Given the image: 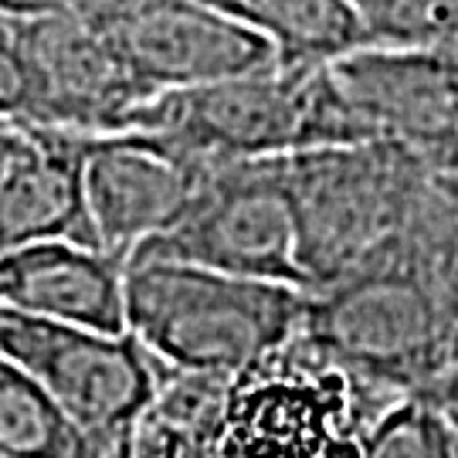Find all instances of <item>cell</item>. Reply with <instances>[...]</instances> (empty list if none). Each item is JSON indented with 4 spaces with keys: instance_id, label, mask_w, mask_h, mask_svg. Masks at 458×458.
<instances>
[{
    "instance_id": "cell-10",
    "label": "cell",
    "mask_w": 458,
    "mask_h": 458,
    "mask_svg": "<svg viewBox=\"0 0 458 458\" xmlns=\"http://www.w3.org/2000/svg\"><path fill=\"white\" fill-rule=\"evenodd\" d=\"M11 24L41 79V126L75 132L132 130L153 92L132 75L109 31L85 7L68 4Z\"/></svg>"
},
{
    "instance_id": "cell-12",
    "label": "cell",
    "mask_w": 458,
    "mask_h": 458,
    "mask_svg": "<svg viewBox=\"0 0 458 458\" xmlns=\"http://www.w3.org/2000/svg\"><path fill=\"white\" fill-rule=\"evenodd\" d=\"M17 147L0 170V255L38 242L96 245L85 204V132L14 126Z\"/></svg>"
},
{
    "instance_id": "cell-14",
    "label": "cell",
    "mask_w": 458,
    "mask_h": 458,
    "mask_svg": "<svg viewBox=\"0 0 458 458\" xmlns=\"http://www.w3.org/2000/svg\"><path fill=\"white\" fill-rule=\"evenodd\" d=\"M225 14L262 31L282 65H327L346 51L363 48L357 14L346 0H208Z\"/></svg>"
},
{
    "instance_id": "cell-23",
    "label": "cell",
    "mask_w": 458,
    "mask_h": 458,
    "mask_svg": "<svg viewBox=\"0 0 458 458\" xmlns=\"http://www.w3.org/2000/svg\"><path fill=\"white\" fill-rule=\"evenodd\" d=\"M17 147V130L14 126H0V170L7 164V157H11V149Z\"/></svg>"
},
{
    "instance_id": "cell-1",
    "label": "cell",
    "mask_w": 458,
    "mask_h": 458,
    "mask_svg": "<svg viewBox=\"0 0 458 458\" xmlns=\"http://www.w3.org/2000/svg\"><path fill=\"white\" fill-rule=\"evenodd\" d=\"M126 329L177 374L234 377L289 346L306 289L132 251L123 268Z\"/></svg>"
},
{
    "instance_id": "cell-8",
    "label": "cell",
    "mask_w": 458,
    "mask_h": 458,
    "mask_svg": "<svg viewBox=\"0 0 458 458\" xmlns=\"http://www.w3.org/2000/svg\"><path fill=\"white\" fill-rule=\"evenodd\" d=\"M79 7L109 31L130 72L153 96L278 62L262 31L208 0H102Z\"/></svg>"
},
{
    "instance_id": "cell-22",
    "label": "cell",
    "mask_w": 458,
    "mask_h": 458,
    "mask_svg": "<svg viewBox=\"0 0 458 458\" xmlns=\"http://www.w3.org/2000/svg\"><path fill=\"white\" fill-rule=\"evenodd\" d=\"M428 394H431V397H435L448 414H455L458 418V360L452 363V367H448L435 384H431V391Z\"/></svg>"
},
{
    "instance_id": "cell-2",
    "label": "cell",
    "mask_w": 458,
    "mask_h": 458,
    "mask_svg": "<svg viewBox=\"0 0 458 458\" xmlns=\"http://www.w3.org/2000/svg\"><path fill=\"white\" fill-rule=\"evenodd\" d=\"M299 340L377 391H431L455 344L414 225L346 276L306 289Z\"/></svg>"
},
{
    "instance_id": "cell-20",
    "label": "cell",
    "mask_w": 458,
    "mask_h": 458,
    "mask_svg": "<svg viewBox=\"0 0 458 458\" xmlns=\"http://www.w3.org/2000/svg\"><path fill=\"white\" fill-rule=\"evenodd\" d=\"M411 147L425 157L428 166L458 177V119H452L442 130L428 132L425 140H418V143H411Z\"/></svg>"
},
{
    "instance_id": "cell-16",
    "label": "cell",
    "mask_w": 458,
    "mask_h": 458,
    "mask_svg": "<svg viewBox=\"0 0 458 458\" xmlns=\"http://www.w3.org/2000/svg\"><path fill=\"white\" fill-rule=\"evenodd\" d=\"M357 458H455L452 414L428 391L401 394L363 431Z\"/></svg>"
},
{
    "instance_id": "cell-18",
    "label": "cell",
    "mask_w": 458,
    "mask_h": 458,
    "mask_svg": "<svg viewBox=\"0 0 458 458\" xmlns=\"http://www.w3.org/2000/svg\"><path fill=\"white\" fill-rule=\"evenodd\" d=\"M367 45L408 48L458 41V0H346Z\"/></svg>"
},
{
    "instance_id": "cell-26",
    "label": "cell",
    "mask_w": 458,
    "mask_h": 458,
    "mask_svg": "<svg viewBox=\"0 0 458 458\" xmlns=\"http://www.w3.org/2000/svg\"><path fill=\"white\" fill-rule=\"evenodd\" d=\"M106 458H115V448H113V452H109V455H106Z\"/></svg>"
},
{
    "instance_id": "cell-7",
    "label": "cell",
    "mask_w": 458,
    "mask_h": 458,
    "mask_svg": "<svg viewBox=\"0 0 458 458\" xmlns=\"http://www.w3.org/2000/svg\"><path fill=\"white\" fill-rule=\"evenodd\" d=\"M285 160L289 157L214 164L181 221L136 251L306 289Z\"/></svg>"
},
{
    "instance_id": "cell-13",
    "label": "cell",
    "mask_w": 458,
    "mask_h": 458,
    "mask_svg": "<svg viewBox=\"0 0 458 458\" xmlns=\"http://www.w3.org/2000/svg\"><path fill=\"white\" fill-rule=\"evenodd\" d=\"M123 268V259L79 242L14 248L0 255V306L51 323L119 333L126 329Z\"/></svg>"
},
{
    "instance_id": "cell-17",
    "label": "cell",
    "mask_w": 458,
    "mask_h": 458,
    "mask_svg": "<svg viewBox=\"0 0 458 458\" xmlns=\"http://www.w3.org/2000/svg\"><path fill=\"white\" fill-rule=\"evenodd\" d=\"M414 238L425 251L428 272L435 278L458 360V177L435 170L414 217Z\"/></svg>"
},
{
    "instance_id": "cell-11",
    "label": "cell",
    "mask_w": 458,
    "mask_h": 458,
    "mask_svg": "<svg viewBox=\"0 0 458 458\" xmlns=\"http://www.w3.org/2000/svg\"><path fill=\"white\" fill-rule=\"evenodd\" d=\"M363 140L418 143L458 119V41L445 45H363L327 62Z\"/></svg>"
},
{
    "instance_id": "cell-24",
    "label": "cell",
    "mask_w": 458,
    "mask_h": 458,
    "mask_svg": "<svg viewBox=\"0 0 458 458\" xmlns=\"http://www.w3.org/2000/svg\"><path fill=\"white\" fill-rule=\"evenodd\" d=\"M452 425H455V458H458V418L452 414Z\"/></svg>"
},
{
    "instance_id": "cell-19",
    "label": "cell",
    "mask_w": 458,
    "mask_h": 458,
    "mask_svg": "<svg viewBox=\"0 0 458 458\" xmlns=\"http://www.w3.org/2000/svg\"><path fill=\"white\" fill-rule=\"evenodd\" d=\"M45 96L28 48L14 24L0 17V123L4 126H41Z\"/></svg>"
},
{
    "instance_id": "cell-25",
    "label": "cell",
    "mask_w": 458,
    "mask_h": 458,
    "mask_svg": "<svg viewBox=\"0 0 458 458\" xmlns=\"http://www.w3.org/2000/svg\"><path fill=\"white\" fill-rule=\"evenodd\" d=\"M75 4H102V0H75Z\"/></svg>"
},
{
    "instance_id": "cell-9",
    "label": "cell",
    "mask_w": 458,
    "mask_h": 458,
    "mask_svg": "<svg viewBox=\"0 0 458 458\" xmlns=\"http://www.w3.org/2000/svg\"><path fill=\"white\" fill-rule=\"evenodd\" d=\"M211 166L160 132H85V204L98 248L126 262L130 251L166 234Z\"/></svg>"
},
{
    "instance_id": "cell-6",
    "label": "cell",
    "mask_w": 458,
    "mask_h": 458,
    "mask_svg": "<svg viewBox=\"0 0 458 458\" xmlns=\"http://www.w3.org/2000/svg\"><path fill=\"white\" fill-rule=\"evenodd\" d=\"M0 357L28 370L106 455L130 435L174 374L130 329L106 333L51 323L4 306Z\"/></svg>"
},
{
    "instance_id": "cell-15",
    "label": "cell",
    "mask_w": 458,
    "mask_h": 458,
    "mask_svg": "<svg viewBox=\"0 0 458 458\" xmlns=\"http://www.w3.org/2000/svg\"><path fill=\"white\" fill-rule=\"evenodd\" d=\"M0 458H106L28 370L0 357Z\"/></svg>"
},
{
    "instance_id": "cell-3",
    "label": "cell",
    "mask_w": 458,
    "mask_h": 458,
    "mask_svg": "<svg viewBox=\"0 0 458 458\" xmlns=\"http://www.w3.org/2000/svg\"><path fill=\"white\" fill-rule=\"evenodd\" d=\"M132 130L160 132L208 164L293 157L363 140L329 82L327 65L282 62L160 92L140 109Z\"/></svg>"
},
{
    "instance_id": "cell-4",
    "label": "cell",
    "mask_w": 458,
    "mask_h": 458,
    "mask_svg": "<svg viewBox=\"0 0 458 458\" xmlns=\"http://www.w3.org/2000/svg\"><path fill=\"white\" fill-rule=\"evenodd\" d=\"M289 194L306 289L329 285L414 225L435 166L404 140L293 153Z\"/></svg>"
},
{
    "instance_id": "cell-21",
    "label": "cell",
    "mask_w": 458,
    "mask_h": 458,
    "mask_svg": "<svg viewBox=\"0 0 458 458\" xmlns=\"http://www.w3.org/2000/svg\"><path fill=\"white\" fill-rule=\"evenodd\" d=\"M68 4H75V0H0V17L4 21H28V17L62 11Z\"/></svg>"
},
{
    "instance_id": "cell-5",
    "label": "cell",
    "mask_w": 458,
    "mask_h": 458,
    "mask_svg": "<svg viewBox=\"0 0 458 458\" xmlns=\"http://www.w3.org/2000/svg\"><path fill=\"white\" fill-rule=\"evenodd\" d=\"M401 394L377 391L295 336L225 380L208 428L214 458H357L363 431Z\"/></svg>"
},
{
    "instance_id": "cell-27",
    "label": "cell",
    "mask_w": 458,
    "mask_h": 458,
    "mask_svg": "<svg viewBox=\"0 0 458 458\" xmlns=\"http://www.w3.org/2000/svg\"><path fill=\"white\" fill-rule=\"evenodd\" d=\"M0 126H4V123H0Z\"/></svg>"
}]
</instances>
